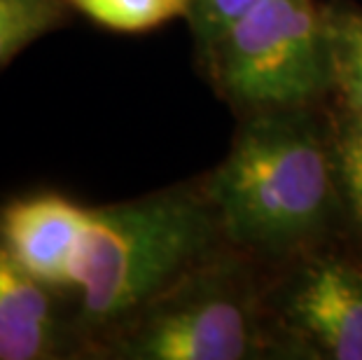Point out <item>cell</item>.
Here are the masks:
<instances>
[{"label":"cell","instance_id":"6da1fadb","mask_svg":"<svg viewBox=\"0 0 362 360\" xmlns=\"http://www.w3.org/2000/svg\"><path fill=\"white\" fill-rule=\"evenodd\" d=\"M206 192L232 248L264 267L349 239L327 103L238 117Z\"/></svg>","mask_w":362,"mask_h":360},{"label":"cell","instance_id":"7a4b0ae2","mask_svg":"<svg viewBox=\"0 0 362 360\" xmlns=\"http://www.w3.org/2000/svg\"><path fill=\"white\" fill-rule=\"evenodd\" d=\"M225 246L229 243L202 175L89 206L66 290L82 360L103 332Z\"/></svg>","mask_w":362,"mask_h":360},{"label":"cell","instance_id":"3957f363","mask_svg":"<svg viewBox=\"0 0 362 360\" xmlns=\"http://www.w3.org/2000/svg\"><path fill=\"white\" fill-rule=\"evenodd\" d=\"M267 267L225 246L91 344L87 360H274Z\"/></svg>","mask_w":362,"mask_h":360},{"label":"cell","instance_id":"277c9868","mask_svg":"<svg viewBox=\"0 0 362 360\" xmlns=\"http://www.w3.org/2000/svg\"><path fill=\"white\" fill-rule=\"evenodd\" d=\"M213 91L238 117L325 105L334 96L322 3L259 0L197 52Z\"/></svg>","mask_w":362,"mask_h":360},{"label":"cell","instance_id":"5b68a950","mask_svg":"<svg viewBox=\"0 0 362 360\" xmlns=\"http://www.w3.org/2000/svg\"><path fill=\"white\" fill-rule=\"evenodd\" d=\"M274 360H362V252L337 239L267 267Z\"/></svg>","mask_w":362,"mask_h":360},{"label":"cell","instance_id":"8992f818","mask_svg":"<svg viewBox=\"0 0 362 360\" xmlns=\"http://www.w3.org/2000/svg\"><path fill=\"white\" fill-rule=\"evenodd\" d=\"M0 360H82L68 297L37 281L0 241Z\"/></svg>","mask_w":362,"mask_h":360},{"label":"cell","instance_id":"52a82bcc","mask_svg":"<svg viewBox=\"0 0 362 360\" xmlns=\"http://www.w3.org/2000/svg\"><path fill=\"white\" fill-rule=\"evenodd\" d=\"M87 218V204L35 190L0 204V241L28 274L66 295Z\"/></svg>","mask_w":362,"mask_h":360},{"label":"cell","instance_id":"ba28073f","mask_svg":"<svg viewBox=\"0 0 362 360\" xmlns=\"http://www.w3.org/2000/svg\"><path fill=\"white\" fill-rule=\"evenodd\" d=\"M327 117L346 232L353 243H362V110L329 98Z\"/></svg>","mask_w":362,"mask_h":360},{"label":"cell","instance_id":"9c48e42d","mask_svg":"<svg viewBox=\"0 0 362 360\" xmlns=\"http://www.w3.org/2000/svg\"><path fill=\"white\" fill-rule=\"evenodd\" d=\"M329 59L334 75V101L362 110V5L349 0L322 3Z\"/></svg>","mask_w":362,"mask_h":360},{"label":"cell","instance_id":"30bf717a","mask_svg":"<svg viewBox=\"0 0 362 360\" xmlns=\"http://www.w3.org/2000/svg\"><path fill=\"white\" fill-rule=\"evenodd\" d=\"M73 14L71 0H0V71Z\"/></svg>","mask_w":362,"mask_h":360},{"label":"cell","instance_id":"8fae6325","mask_svg":"<svg viewBox=\"0 0 362 360\" xmlns=\"http://www.w3.org/2000/svg\"><path fill=\"white\" fill-rule=\"evenodd\" d=\"M75 14L112 33H148L187 17L189 0H71Z\"/></svg>","mask_w":362,"mask_h":360},{"label":"cell","instance_id":"7c38bea8","mask_svg":"<svg viewBox=\"0 0 362 360\" xmlns=\"http://www.w3.org/2000/svg\"><path fill=\"white\" fill-rule=\"evenodd\" d=\"M259 0H189L187 7V26L194 40V52L208 47L222 30L241 14H245Z\"/></svg>","mask_w":362,"mask_h":360},{"label":"cell","instance_id":"4fadbf2b","mask_svg":"<svg viewBox=\"0 0 362 360\" xmlns=\"http://www.w3.org/2000/svg\"><path fill=\"white\" fill-rule=\"evenodd\" d=\"M356 246H358V248H360V252H362V243H356Z\"/></svg>","mask_w":362,"mask_h":360}]
</instances>
